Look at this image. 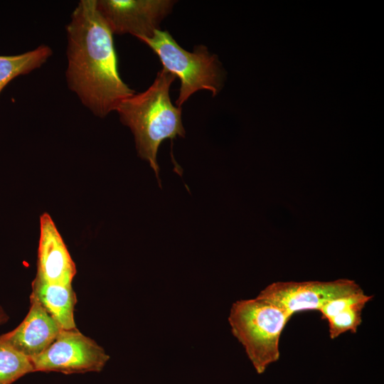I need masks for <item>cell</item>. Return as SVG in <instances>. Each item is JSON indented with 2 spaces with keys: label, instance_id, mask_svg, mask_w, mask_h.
Wrapping results in <instances>:
<instances>
[{
  "label": "cell",
  "instance_id": "obj_1",
  "mask_svg": "<svg viewBox=\"0 0 384 384\" xmlns=\"http://www.w3.org/2000/svg\"><path fill=\"white\" fill-rule=\"evenodd\" d=\"M68 87L94 115L105 117L135 93L121 79L113 34L96 0H80L66 26Z\"/></svg>",
  "mask_w": 384,
  "mask_h": 384
},
{
  "label": "cell",
  "instance_id": "obj_2",
  "mask_svg": "<svg viewBox=\"0 0 384 384\" xmlns=\"http://www.w3.org/2000/svg\"><path fill=\"white\" fill-rule=\"evenodd\" d=\"M176 77L162 68L145 91L123 100L116 109L121 122L132 131L139 156L159 176L157 152L167 139L185 137L181 107L174 106L169 90Z\"/></svg>",
  "mask_w": 384,
  "mask_h": 384
},
{
  "label": "cell",
  "instance_id": "obj_3",
  "mask_svg": "<svg viewBox=\"0 0 384 384\" xmlns=\"http://www.w3.org/2000/svg\"><path fill=\"white\" fill-rule=\"evenodd\" d=\"M291 317L277 304L258 296L233 304L228 316L231 331L258 374L279 359L281 334Z\"/></svg>",
  "mask_w": 384,
  "mask_h": 384
},
{
  "label": "cell",
  "instance_id": "obj_4",
  "mask_svg": "<svg viewBox=\"0 0 384 384\" xmlns=\"http://www.w3.org/2000/svg\"><path fill=\"white\" fill-rule=\"evenodd\" d=\"M159 57L163 68L181 81L176 107L201 90L217 95L223 89L226 72L218 56L199 45L189 52L181 47L167 31L156 30L150 38H140Z\"/></svg>",
  "mask_w": 384,
  "mask_h": 384
},
{
  "label": "cell",
  "instance_id": "obj_5",
  "mask_svg": "<svg viewBox=\"0 0 384 384\" xmlns=\"http://www.w3.org/2000/svg\"><path fill=\"white\" fill-rule=\"evenodd\" d=\"M110 356L95 341L77 328L62 329L41 353L31 358L33 370L64 374L100 372Z\"/></svg>",
  "mask_w": 384,
  "mask_h": 384
},
{
  "label": "cell",
  "instance_id": "obj_6",
  "mask_svg": "<svg viewBox=\"0 0 384 384\" xmlns=\"http://www.w3.org/2000/svg\"><path fill=\"white\" fill-rule=\"evenodd\" d=\"M172 0H96V7L112 34L150 38L171 12Z\"/></svg>",
  "mask_w": 384,
  "mask_h": 384
},
{
  "label": "cell",
  "instance_id": "obj_7",
  "mask_svg": "<svg viewBox=\"0 0 384 384\" xmlns=\"http://www.w3.org/2000/svg\"><path fill=\"white\" fill-rule=\"evenodd\" d=\"M361 289L355 281L348 279L277 282L267 286L257 296L274 302L292 316L305 311H319L328 301Z\"/></svg>",
  "mask_w": 384,
  "mask_h": 384
},
{
  "label": "cell",
  "instance_id": "obj_8",
  "mask_svg": "<svg viewBox=\"0 0 384 384\" xmlns=\"http://www.w3.org/2000/svg\"><path fill=\"white\" fill-rule=\"evenodd\" d=\"M75 274V265L52 218L43 214L36 278L51 284L72 285Z\"/></svg>",
  "mask_w": 384,
  "mask_h": 384
},
{
  "label": "cell",
  "instance_id": "obj_9",
  "mask_svg": "<svg viewBox=\"0 0 384 384\" xmlns=\"http://www.w3.org/2000/svg\"><path fill=\"white\" fill-rule=\"evenodd\" d=\"M30 303L28 312L20 324L1 336L17 351L31 358L43 353L62 329L31 295Z\"/></svg>",
  "mask_w": 384,
  "mask_h": 384
},
{
  "label": "cell",
  "instance_id": "obj_10",
  "mask_svg": "<svg viewBox=\"0 0 384 384\" xmlns=\"http://www.w3.org/2000/svg\"><path fill=\"white\" fill-rule=\"evenodd\" d=\"M34 297L62 329L76 328L74 308L77 302L72 285L51 284L36 278L31 284Z\"/></svg>",
  "mask_w": 384,
  "mask_h": 384
},
{
  "label": "cell",
  "instance_id": "obj_11",
  "mask_svg": "<svg viewBox=\"0 0 384 384\" xmlns=\"http://www.w3.org/2000/svg\"><path fill=\"white\" fill-rule=\"evenodd\" d=\"M52 55V49L41 44L23 53L0 55V94L11 80L41 68Z\"/></svg>",
  "mask_w": 384,
  "mask_h": 384
},
{
  "label": "cell",
  "instance_id": "obj_12",
  "mask_svg": "<svg viewBox=\"0 0 384 384\" xmlns=\"http://www.w3.org/2000/svg\"><path fill=\"white\" fill-rule=\"evenodd\" d=\"M34 372L31 358L17 351L0 335V384H12Z\"/></svg>",
  "mask_w": 384,
  "mask_h": 384
},
{
  "label": "cell",
  "instance_id": "obj_13",
  "mask_svg": "<svg viewBox=\"0 0 384 384\" xmlns=\"http://www.w3.org/2000/svg\"><path fill=\"white\" fill-rule=\"evenodd\" d=\"M368 302L363 301L344 309L327 320L331 339L350 331L356 333L362 322V311Z\"/></svg>",
  "mask_w": 384,
  "mask_h": 384
},
{
  "label": "cell",
  "instance_id": "obj_14",
  "mask_svg": "<svg viewBox=\"0 0 384 384\" xmlns=\"http://www.w3.org/2000/svg\"><path fill=\"white\" fill-rule=\"evenodd\" d=\"M373 297V295H368L364 293L363 289H361L356 292L328 301L323 305L319 311L321 314V318L328 320L351 305L363 301L369 302Z\"/></svg>",
  "mask_w": 384,
  "mask_h": 384
},
{
  "label": "cell",
  "instance_id": "obj_15",
  "mask_svg": "<svg viewBox=\"0 0 384 384\" xmlns=\"http://www.w3.org/2000/svg\"><path fill=\"white\" fill-rule=\"evenodd\" d=\"M9 316L0 305V325L5 324L9 320Z\"/></svg>",
  "mask_w": 384,
  "mask_h": 384
}]
</instances>
